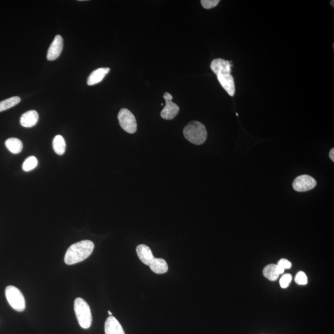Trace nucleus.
I'll list each match as a JSON object with an SVG mask.
<instances>
[{
	"label": "nucleus",
	"mask_w": 334,
	"mask_h": 334,
	"mask_svg": "<svg viewBox=\"0 0 334 334\" xmlns=\"http://www.w3.org/2000/svg\"><path fill=\"white\" fill-rule=\"evenodd\" d=\"M329 157H330L332 161H333L334 162V149L333 148L330 151V152H329Z\"/></svg>",
	"instance_id": "nucleus-25"
},
{
	"label": "nucleus",
	"mask_w": 334,
	"mask_h": 334,
	"mask_svg": "<svg viewBox=\"0 0 334 334\" xmlns=\"http://www.w3.org/2000/svg\"><path fill=\"white\" fill-rule=\"evenodd\" d=\"M184 138L195 145H201L208 137L205 126L201 122L193 121L187 124L183 129Z\"/></svg>",
	"instance_id": "nucleus-2"
},
{
	"label": "nucleus",
	"mask_w": 334,
	"mask_h": 334,
	"mask_svg": "<svg viewBox=\"0 0 334 334\" xmlns=\"http://www.w3.org/2000/svg\"><path fill=\"white\" fill-rule=\"evenodd\" d=\"M6 147L14 154H18L22 151L23 144L22 141L18 138H11L7 139L5 142Z\"/></svg>",
	"instance_id": "nucleus-16"
},
{
	"label": "nucleus",
	"mask_w": 334,
	"mask_h": 334,
	"mask_svg": "<svg viewBox=\"0 0 334 334\" xmlns=\"http://www.w3.org/2000/svg\"><path fill=\"white\" fill-rule=\"evenodd\" d=\"M20 102L21 98L18 97V96L1 101V102H0V112L11 109V108L18 105Z\"/></svg>",
	"instance_id": "nucleus-19"
},
{
	"label": "nucleus",
	"mask_w": 334,
	"mask_h": 334,
	"mask_svg": "<svg viewBox=\"0 0 334 334\" xmlns=\"http://www.w3.org/2000/svg\"><path fill=\"white\" fill-rule=\"evenodd\" d=\"M120 126L127 133L133 134L137 130V122L134 115L126 109L120 110L118 115Z\"/></svg>",
	"instance_id": "nucleus-5"
},
{
	"label": "nucleus",
	"mask_w": 334,
	"mask_h": 334,
	"mask_svg": "<svg viewBox=\"0 0 334 334\" xmlns=\"http://www.w3.org/2000/svg\"><path fill=\"white\" fill-rule=\"evenodd\" d=\"M231 61H227L222 59L213 60L211 64V68L216 75L218 74H230L232 71Z\"/></svg>",
	"instance_id": "nucleus-9"
},
{
	"label": "nucleus",
	"mask_w": 334,
	"mask_h": 334,
	"mask_svg": "<svg viewBox=\"0 0 334 334\" xmlns=\"http://www.w3.org/2000/svg\"><path fill=\"white\" fill-rule=\"evenodd\" d=\"M295 280L297 284L300 285H306L307 283V276L305 274V273L302 272V271H300V272L297 273L296 277H295Z\"/></svg>",
	"instance_id": "nucleus-21"
},
{
	"label": "nucleus",
	"mask_w": 334,
	"mask_h": 334,
	"mask_svg": "<svg viewBox=\"0 0 334 334\" xmlns=\"http://www.w3.org/2000/svg\"><path fill=\"white\" fill-rule=\"evenodd\" d=\"M38 114L35 110H30L22 115L20 119V123L25 128H32L37 123Z\"/></svg>",
	"instance_id": "nucleus-13"
},
{
	"label": "nucleus",
	"mask_w": 334,
	"mask_h": 334,
	"mask_svg": "<svg viewBox=\"0 0 334 334\" xmlns=\"http://www.w3.org/2000/svg\"><path fill=\"white\" fill-rule=\"evenodd\" d=\"M136 253L139 259L146 265L150 266L155 258L150 247L145 244H140L137 246Z\"/></svg>",
	"instance_id": "nucleus-12"
},
{
	"label": "nucleus",
	"mask_w": 334,
	"mask_h": 334,
	"mask_svg": "<svg viewBox=\"0 0 334 334\" xmlns=\"http://www.w3.org/2000/svg\"><path fill=\"white\" fill-rule=\"evenodd\" d=\"M277 266L284 269H289L292 268V264L287 259H282L278 262Z\"/></svg>",
	"instance_id": "nucleus-24"
},
{
	"label": "nucleus",
	"mask_w": 334,
	"mask_h": 334,
	"mask_svg": "<svg viewBox=\"0 0 334 334\" xmlns=\"http://www.w3.org/2000/svg\"><path fill=\"white\" fill-rule=\"evenodd\" d=\"M38 165V160L34 156H30L26 158L23 164V169L25 172H30L35 169Z\"/></svg>",
	"instance_id": "nucleus-20"
},
{
	"label": "nucleus",
	"mask_w": 334,
	"mask_h": 334,
	"mask_svg": "<svg viewBox=\"0 0 334 334\" xmlns=\"http://www.w3.org/2000/svg\"><path fill=\"white\" fill-rule=\"evenodd\" d=\"M74 309L81 328L85 329L90 328L92 324V316L88 303L81 298H78L74 301Z\"/></svg>",
	"instance_id": "nucleus-3"
},
{
	"label": "nucleus",
	"mask_w": 334,
	"mask_h": 334,
	"mask_svg": "<svg viewBox=\"0 0 334 334\" xmlns=\"http://www.w3.org/2000/svg\"><path fill=\"white\" fill-rule=\"evenodd\" d=\"M108 313H109L110 316H112V313L110 311H108Z\"/></svg>",
	"instance_id": "nucleus-26"
},
{
	"label": "nucleus",
	"mask_w": 334,
	"mask_h": 334,
	"mask_svg": "<svg viewBox=\"0 0 334 334\" xmlns=\"http://www.w3.org/2000/svg\"><path fill=\"white\" fill-rule=\"evenodd\" d=\"M264 277L271 281H275L279 277L277 265L276 264H269L264 268L263 270Z\"/></svg>",
	"instance_id": "nucleus-18"
},
{
	"label": "nucleus",
	"mask_w": 334,
	"mask_h": 334,
	"mask_svg": "<svg viewBox=\"0 0 334 334\" xmlns=\"http://www.w3.org/2000/svg\"><path fill=\"white\" fill-rule=\"evenodd\" d=\"M218 81L222 88L224 89L228 94L230 96L234 95L235 92V86L234 77L231 74H218L217 75Z\"/></svg>",
	"instance_id": "nucleus-10"
},
{
	"label": "nucleus",
	"mask_w": 334,
	"mask_h": 334,
	"mask_svg": "<svg viewBox=\"0 0 334 334\" xmlns=\"http://www.w3.org/2000/svg\"><path fill=\"white\" fill-rule=\"evenodd\" d=\"M150 268L152 272L157 274H162L167 272L169 266L165 259L162 258H154L150 264Z\"/></svg>",
	"instance_id": "nucleus-15"
},
{
	"label": "nucleus",
	"mask_w": 334,
	"mask_h": 334,
	"mask_svg": "<svg viewBox=\"0 0 334 334\" xmlns=\"http://www.w3.org/2000/svg\"><path fill=\"white\" fill-rule=\"evenodd\" d=\"M166 105L161 112L162 119L167 120L174 119L179 114L180 108L176 103L172 102L173 96L169 92H165L163 95Z\"/></svg>",
	"instance_id": "nucleus-6"
},
{
	"label": "nucleus",
	"mask_w": 334,
	"mask_h": 334,
	"mask_svg": "<svg viewBox=\"0 0 334 334\" xmlns=\"http://www.w3.org/2000/svg\"><path fill=\"white\" fill-rule=\"evenodd\" d=\"M63 48V39L61 35L55 36L54 41L48 50L47 59L49 61H54L61 55Z\"/></svg>",
	"instance_id": "nucleus-8"
},
{
	"label": "nucleus",
	"mask_w": 334,
	"mask_h": 334,
	"mask_svg": "<svg viewBox=\"0 0 334 334\" xmlns=\"http://www.w3.org/2000/svg\"><path fill=\"white\" fill-rule=\"evenodd\" d=\"M105 334H125L123 329L115 317L110 316L105 323Z\"/></svg>",
	"instance_id": "nucleus-11"
},
{
	"label": "nucleus",
	"mask_w": 334,
	"mask_h": 334,
	"mask_svg": "<svg viewBox=\"0 0 334 334\" xmlns=\"http://www.w3.org/2000/svg\"><path fill=\"white\" fill-rule=\"evenodd\" d=\"M109 68H100L93 71L88 77L87 83L89 86H93L100 83L109 74Z\"/></svg>",
	"instance_id": "nucleus-14"
},
{
	"label": "nucleus",
	"mask_w": 334,
	"mask_h": 334,
	"mask_svg": "<svg viewBox=\"0 0 334 334\" xmlns=\"http://www.w3.org/2000/svg\"><path fill=\"white\" fill-rule=\"evenodd\" d=\"M292 277L290 274H285L283 275L280 280V287L282 288H286L289 286L292 282Z\"/></svg>",
	"instance_id": "nucleus-23"
},
{
	"label": "nucleus",
	"mask_w": 334,
	"mask_h": 334,
	"mask_svg": "<svg viewBox=\"0 0 334 334\" xmlns=\"http://www.w3.org/2000/svg\"><path fill=\"white\" fill-rule=\"evenodd\" d=\"M316 180L309 175H304L296 178L293 182V187L298 192L311 190L316 186Z\"/></svg>",
	"instance_id": "nucleus-7"
},
{
	"label": "nucleus",
	"mask_w": 334,
	"mask_h": 334,
	"mask_svg": "<svg viewBox=\"0 0 334 334\" xmlns=\"http://www.w3.org/2000/svg\"><path fill=\"white\" fill-rule=\"evenodd\" d=\"M94 244L90 240L76 243L67 250L64 256V263L68 265H73L85 261L92 253Z\"/></svg>",
	"instance_id": "nucleus-1"
},
{
	"label": "nucleus",
	"mask_w": 334,
	"mask_h": 334,
	"mask_svg": "<svg viewBox=\"0 0 334 334\" xmlns=\"http://www.w3.org/2000/svg\"><path fill=\"white\" fill-rule=\"evenodd\" d=\"M219 2V0H202L201 3L204 8L209 9L214 8Z\"/></svg>",
	"instance_id": "nucleus-22"
},
{
	"label": "nucleus",
	"mask_w": 334,
	"mask_h": 334,
	"mask_svg": "<svg viewBox=\"0 0 334 334\" xmlns=\"http://www.w3.org/2000/svg\"><path fill=\"white\" fill-rule=\"evenodd\" d=\"M66 143L63 137L57 135L55 137L53 141V148L55 153L58 155H63L66 151Z\"/></svg>",
	"instance_id": "nucleus-17"
},
{
	"label": "nucleus",
	"mask_w": 334,
	"mask_h": 334,
	"mask_svg": "<svg viewBox=\"0 0 334 334\" xmlns=\"http://www.w3.org/2000/svg\"><path fill=\"white\" fill-rule=\"evenodd\" d=\"M5 295L10 306L16 311L22 312L26 308L25 297L21 291L14 286L6 288Z\"/></svg>",
	"instance_id": "nucleus-4"
}]
</instances>
